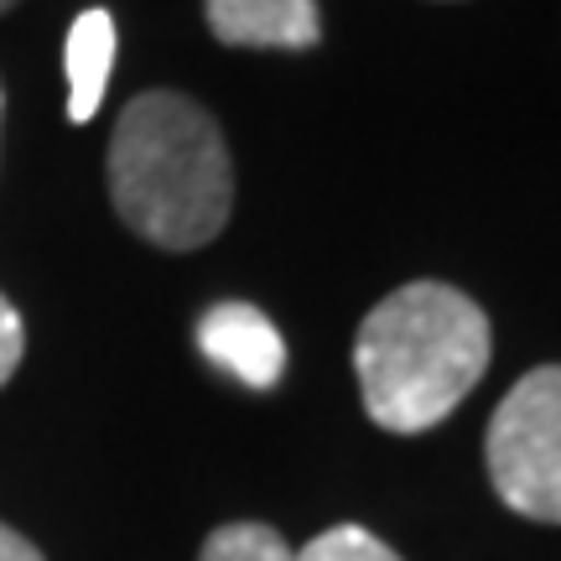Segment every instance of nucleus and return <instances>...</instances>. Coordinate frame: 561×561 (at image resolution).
<instances>
[{
    "instance_id": "9b49d317",
    "label": "nucleus",
    "mask_w": 561,
    "mask_h": 561,
    "mask_svg": "<svg viewBox=\"0 0 561 561\" xmlns=\"http://www.w3.org/2000/svg\"><path fill=\"white\" fill-rule=\"evenodd\" d=\"M11 5H16V0H0V16H5V11H11Z\"/></svg>"
},
{
    "instance_id": "9d476101",
    "label": "nucleus",
    "mask_w": 561,
    "mask_h": 561,
    "mask_svg": "<svg viewBox=\"0 0 561 561\" xmlns=\"http://www.w3.org/2000/svg\"><path fill=\"white\" fill-rule=\"evenodd\" d=\"M0 561H47L37 551V546L26 541L21 530H11V525H0Z\"/></svg>"
},
{
    "instance_id": "1a4fd4ad",
    "label": "nucleus",
    "mask_w": 561,
    "mask_h": 561,
    "mask_svg": "<svg viewBox=\"0 0 561 561\" xmlns=\"http://www.w3.org/2000/svg\"><path fill=\"white\" fill-rule=\"evenodd\" d=\"M21 354H26V328H21V312L0 297V385L16 375Z\"/></svg>"
},
{
    "instance_id": "f03ea898",
    "label": "nucleus",
    "mask_w": 561,
    "mask_h": 561,
    "mask_svg": "<svg viewBox=\"0 0 561 561\" xmlns=\"http://www.w3.org/2000/svg\"><path fill=\"white\" fill-rule=\"evenodd\" d=\"M489 318L447 280H411L359 322L354 375L364 411L385 432H432L468 401L489 369Z\"/></svg>"
},
{
    "instance_id": "6e6552de",
    "label": "nucleus",
    "mask_w": 561,
    "mask_h": 561,
    "mask_svg": "<svg viewBox=\"0 0 561 561\" xmlns=\"http://www.w3.org/2000/svg\"><path fill=\"white\" fill-rule=\"evenodd\" d=\"M291 561H401L380 536H369L364 525H333L312 541L291 551Z\"/></svg>"
},
{
    "instance_id": "20e7f679",
    "label": "nucleus",
    "mask_w": 561,
    "mask_h": 561,
    "mask_svg": "<svg viewBox=\"0 0 561 561\" xmlns=\"http://www.w3.org/2000/svg\"><path fill=\"white\" fill-rule=\"evenodd\" d=\"M198 348L208 359L229 369L250 390H271L286 375V343H280L276 322L250 301H224L198 322Z\"/></svg>"
},
{
    "instance_id": "423d86ee",
    "label": "nucleus",
    "mask_w": 561,
    "mask_h": 561,
    "mask_svg": "<svg viewBox=\"0 0 561 561\" xmlns=\"http://www.w3.org/2000/svg\"><path fill=\"white\" fill-rule=\"evenodd\" d=\"M68 121L83 125L94 121V110L104 104L110 89V68H115V21L110 11H83L68 32Z\"/></svg>"
},
{
    "instance_id": "0eeeda50",
    "label": "nucleus",
    "mask_w": 561,
    "mask_h": 561,
    "mask_svg": "<svg viewBox=\"0 0 561 561\" xmlns=\"http://www.w3.org/2000/svg\"><path fill=\"white\" fill-rule=\"evenodd\" d=\"M198 561H291V546L280 541V530H271L261 520H234L219 525L203 541Z\"/></svg>"
},
{
    "instance_id": "f257e3e1",
    "label": "nucleus",
    "mask_w": 561,
    "mask_h": 561,
    "mask_svg": "<svg viewBox=\"0 0 561 561\" xmlns=\"http://www.w3.org/2000/svg\"><path fill=\"white\" fill-rule=\"evenodd\" d=\"M110 198L125 229L161 250H203L234 208V161L219 121L187 94L151 89L110 136Z\"/></svg>"
},
{
    "instance_id": "f8f14e48",
    "label": "nucleus",
    "mask_w": 561,
    "mask_h": 561,
    "mask_svg": "<svg viewBox=\"0 0 561 561\" xmlns=\"http://www.w3.org/2000/svg\"><path fill=\"white\" fill-rule=\"evenodd\" d=\"M0 121H5V89H0Z\"/></svg>"
},
{
    "instance_id": "7ed1b4c3",
    "label": "nucleus",
    "mask_w": 561,
    "mask_h": 561,
    "mask_svg": "<svg viewBox=\"0 0 561 561\" xmlns=\"http://www.w3.org/2000/svg\"><path fill=\"white\" fill-rule=\"evenodd\" d=\"M489 479L515 515L561 525V364L530 369L500 401L483 437Z\"/></svg>"
},
{
    "instance_id": "39448f33",
    "label": "nucleus",
    "mask_w": 561,
    "mask_h": 561,
    "mask_svg": "<svg viewBox=\"0 0 561 561\" xmlns=\"http://www.w3.org/2000/svg\"><path fill=\"white\" fill-rule=\"evenodd\" d=\"M203 11H208V32L224 47L307 53L322 37L318 0H203Z\"/></svg>"
}]
</instances>
